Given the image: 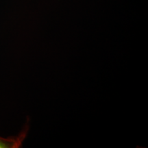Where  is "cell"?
<instances>
[{
    "label": "cell",
    "instance_id": "obj_1",
    "mask_svg": "<svg viewBox=\"0 0 148 148\" xmlns=\"http://www.w3.org/2000/svg\"><path fill=\"white\" fill-rule=\"evenodd\" d=\"M27 133V128L23 130L21 134L10 138H3L0 136V148H18L23 143Z\"/></svg>",
    "mask_w": 148,
    "mask_h": 148
}]
</instances>
